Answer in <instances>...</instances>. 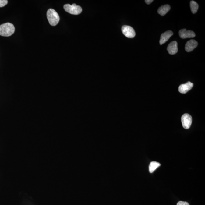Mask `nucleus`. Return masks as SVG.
Here are the masks:
<instances>
[{"mask_svg":"<svg viewBox=\"0 0 205 205\" xmlns=\"http://www.w3.org/2000/svg\"><path fill=\"white\" fill-rule=\"evenodd\" d=\"M15 27L13 24L7 23L0 25V35L9 37L14 33Z\"/></svg>","mask_w":205,"mask_h":205,"instance_id":"f257e3e1","label":"nucleus"},{"mask_svg":"<svg viewBox=\"0 0 205 205\" xmlns=\"http://www.w3.org/2000/svg\"><path fill=\"white\" fill-rule=\"evenodd\" d=\"M47 18L49 23L52 26H55L58 24L60 20L59 15L53 9H48L47 12Z\"/></svg>","mask_w":205,"mask_h":205,"instance_id":"f03ea898","label":"nucleus"},{"mask_svg":"<svg viewBox=\"0 0 205 205\" xmlns=\"http://www.w3.org/2000/svg\"><path fill=\"white\" fill-rule=\"evenodd\" d=\"M64 8L66 12L72 15H79L82 12V8L75 4H73L72 5L69 4L65 5Z\"/></svg>","mask_w":205,"mask_h":205,"instance_id":"7ed1b4c3","label":"nucleus"},{"mask_svg":"<svg viewBox=\"0 0 205 205\" xmlns=\"http://www.w3.org/2000/svg\"><path fill=\"white\" fill-rule=\"evenodd\" d=\"M181 121L183 127L186 129H189L192 124V117L189 114H185L182 116Z\"/></svg>","mask_w":205,"mask_h":205,"instance_id":"20e7f679","label":"nucleus"},{"mask_svg":"<svg viewBox=\"0 0 205 205\" xmlns=\"http://www.w3.org/2000/svg\"><path fill=\"white\" fill-rule=\"evenodd\" d=\"M122 31L125 36L128 38H133L135 37V30L130 26L124 25L122 27Z\"/></svg>","mask_w":205,"mask_h":205,"instance_id":"39448f33","label":"nucleus"},{"mask_svg":"<svg viewBox=\"0 0 205 205\" xmlns=\"http://www.w3.org/2000/svg\"><path fill=\"white\" fill-rule=\"evenodd\" d=\"M180 37L185 39L186 38L195 37L196 36L195 32L191 30H187L186 29H182L179 32Z\"/></svg>","mask_w":205,"mask_h":205,"instance_id":"423d86ee","label":"nucleus"},{"mask_svg":"<svg viewBox=\"0 0 205 205\" xmlns=\"http://www.w3.org/2000/svg\"><path fill=\"white\" fill-rule=\"evenodd\" d=\"M193 83L188 82L186 84L180 85L178 87V91L182 94H186L192 88Z\"/></svg>","mask_w":205,"mask_h":205,"instance_id":"0eeeda50","label":"nucleus"},{"mask_svg":"<svg viewBox=\"0 0 205 205\" xmlns=\"http://www.w3.org/2000/svg\"><path fill=\"white\" fill-rule=\"evenodd\" d=\"M198 45V43L197 41L194 40H191L186 42L185 46V50L187 52L192 51Z\"/></svg>","mask_w":205,"mask_h":205,"instance_id":"6e6552de","label":"nucleus"},{"mask_svg":"<svg viewBox=\"0 0 205 205\" xmlns=\"http://www.w3.org/2000/svg\"><path fill=\"white\" fill-rule=\"evenodd\" d=\"M173 35V32L171 30L167 31L164 33L162 34L160 41V45H162L165 43Z\"/></svg>","mask_w":205,"mask_h":205,"instance_id":"1a4fd4ad","label":"nucleus"},{"mask_svg":"<svg viewBox=\"0 0 205 205\" xmlns=\"http://www.w3.org/2000/svg\"><path fill=\"white\" fill-rule=\"evenodd\" d=\"M167 50L170 55H174L178 52V43L176 41L171 42L168 45Z\"/></svg>","mask_w":205,"mask_h":205,"instance_id":"9d476101","label":"nucleus"},{"mask_svg":"<svg viewBox=\"0 0 205 205\" xmlns=\"http://www.w3.org/2000/svg\"><path fill=\"white\" fill-rule=\"evenodd\" d=\"M171 7L169 5L161 6L158 10V13L162 16H164L170 10Z\"/></svg>","mask_w":205,"mask_h":205,"instance_id":"9b49d317","label":"nucleus"},{"mask_svg":"<svg viewBox=\"0 0 205 205\" xmlns=\"http://www.w3.org/2000/svg\"><path fill=\"white\" fill-rule=\"evenodd\" d=\"M161 165L160 163L156 161H152L150 163V165L149 166V172L150 173H152L156 169Z\"/></svg>","mask_w":205,"mask_h":205,"instance_id":"f8f14e48","label":"nucleus"},{"mask_svg":"<svg viewBox=\"0 0 205 205\" xmlns=\"http://www.w3.org/2000/svg\"><path fill=\"white\" fill-rule=\"evenodd\" d=\"M190 6L192 13L193 14L196 13L198 9V4L196 2L192 1L190 2Z\"/></svg>","mask_w":205,"mask_h":205,"instance_id":"ddd939ff","label":"nucleus"},{"mask_svg":"<svg viewBox=\"0 0 205 205\" xmlns=\"http://www.w3.org/2000/svg\"><path fill=\"white\" fill-rule=\"evenodd\" d=\"M8 4L7 0H0V7H2Z\"/></svg>","mask_w":205,"mask_h":205,"instance_id":"4468645a","label":"nucleus"},{"mask_svg":"<svg viewBox=\"0 0 205 205\" xmlns=\"http://www.w3.org/2000/svg\"><path fill=\"white\" fill-rule=\"evenodd\" d=\"M177 205H189L186 202L180 201L177 203Z\"/></svg>","mask_w":205,"mask_h":205,"instance_id":"2eb2a0df","label":"nucleus"},{"mask_svg":"<svg viewBox=\"0 0 205 205\" xmlns=\"http://www.w3.org/2000/svg\"><path fill=\"white\" fill-rule=\"evenodd\" d=\"M146 3L147 4H150L152 2H153V0H146L145 1Z\"/></svg>","mask_w":205,"mask_h":205,"instance_id":"dca6fc26","label":"nucleus"}]
</instances>
